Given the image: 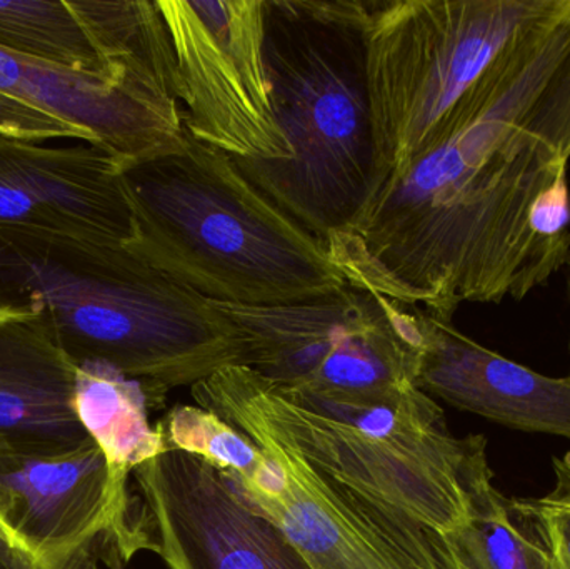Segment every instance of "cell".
<instances>
[{"mask_svg":"<svg viewBox=\"0 0 570 569\" xmlns=\"http://www.w3.org/2000/svg\"><path fill=\"white\" fill-rule=\"evenodd\" d=\"M569 163L570 19L509 49L325 254L348 286L441 320L522 301L570 266L532 224Z\"/></svg>","mask_w":570,"mask_h":569,"instance_id":"6da1fadb","label":"cell"},{"mask_svg":"<svg viewBox=\"0 0 570 569\" xmlns=\"http://www.w3.org/2000/svg\"><path fill=\"white\" fill-rule=\"evenodd\" d=\"M0 310L40 311L77 366L109 364L149 398L254 364L216 303L126 246L69 234L0 226Z\"/></svg>","mask_w":570,"mask_h":569,"instance_id":"7a4b0ae2","label":"cell"},{"mask_svg":"<svg viewBox=\"0 0 570 569\" xmlns=\"http://www.w3.org/2000/svg\"><path fill=\"white\" fill-rule=\"evenodd\" d=\"M199 406L261 434L315 470L438 533L465 523L469 494L488 470L484 436L455 438L417 386L368 396L284 390L249 366L194 384Z\"/></svg>","mask_w":570,"mask_h":569,"instance_id":"3957f363","label":"cell"},{"mask_svg":"<svg viewBox=\"0 0 570 569\" xmlns=\"http://www.w3.org/2000/svg\"><path fill=\"white\" fill-rule=\"evenodd\" d=\"M122 179L134 216L127 249L213 303L281 306L347 284L233 157L187 129L177 149L122 167Z\"/></svg>","mask_w":570,"mask_h":569,"instance_id":"277c9868","label":"cell"},{"mask_svg":"<svg viewBox=\"0 0 570 569\" xmlns=\"http://www.w3.org/2000/svg\"><path fill=\"white\" fill-rule=\"evenodd\" d=\"M368 0H264V60L288 160H236L324 247L371 197Z\"/></svg>","mask_w":570,"mask_h":569,"instance_id":"5b68a950","label":"cell"},{"mask_svg":"<svg viewBox=\"0 0 570 569\" xmlns=\"http://www.w3.org/2000/svg\"><path fill=\"white\" fill-rule=\"evenodd\" d=\"M568 19L570 0H368L372 193L438 143L509 49Z\"/></svg>","mask_w":570,"mask_h":569,"instance_id":"8992f818","label":"cell"},{"mask_svg":"<svg viewBox=\"0 0 570 569\" xmlns=\"http://www.w3.org/2000/svg\"><path fill=\"white\" fill-rule=\"evenodd\" d=\"M217 307L253 344V367L297 393L368 396L417 386V310L345 284L281 306Z\"/></svg>","mask_w":570,"mask_h":569,"instance_id":"52a82bcc","label":"cell"},{"mask_svg":"<svg viewBox=\"0 0 570 569\" xmlns=\"http://www.w3.org/2000/svg\"><path fill=\"white\" fill-rule=\"evenodd\" d=\"M186 129L236 160H288L264 60V0H157Z\"/></svg>","mask_w":570,"mask_h":569,"instance_id":"ba28073f","label":"cell"},{"mask_svg":"<svg viewBox=\"0 0 570 569\" xmlns=\"http://www.w3.org/2000/svg\"><path fill=\"white\" fill-rule=\"evenodd\" d=\"M247 436L269 454L273 474L249 483L223 473L312 569H458L444 534L345 487L269 438Z\"/></svg>","mask_w":570,"mask_h":569,"instance_id":"9c48e42d","label":"cell"},{"mask_svg":"<svg viewBox=\"0 0 570 569\" xmlns=\"http://www.w3.org/2000/svg\"><path fill=\"white\" fill-rule=\"evenodd\" d=\"M0 538L37 563L94 545L117 569L144 550L92 438L72 447L0 443Z\"/></svg>","mask_w":570,"mask_h":569,"instance_id":"30bf717a","label":"cell"},{"mask_svg":"<svg viewBox=\"0 0 570 569\" xmlns=\"http://www.w3.org/2000/svg\"><path fill=\"white\" fill-rule=\"evenodd\" d=\"M147 550L169 569H312L219 468L164 451L134 470Z\"/></svg>","mask_w":570,"mask_h":569,"instance_id":"8fae6325","label":"cell"},{"mask_svg":"<svg viewBox=\"0 0 570 569\" xmlns=\"http://www.w3.org/2000/svg\"><path fill=\"white\" fill-rule=\"evenodd\" d=\"M0 94L77 127L122 167L170 153L186 136L176 79L82 76L0 47Z\"/></svg>","mask_w":570,"mask_h":569,"instance_id":"7c38bea8","label":"cell"},{"mask_svg":"<svg viewBox=\"0 0 570 569\" xmlns=\"http://www.w3.org/2000/svg\"><path fill=\"white\" fill-rule=\"evenodd\" d=\"M0 226L127 246L134 216L122 164L102 147H43L0 136Z\"/></svg>","mask_w":570,"mask_h":569,"instance_id":"4fadbf2b","label":"cell"},{"mask_svg":"<svg viewBox=\"0 0 570 569\" xmlns=\"http://www.w3.org/2000/svg\"><path fill=\"white\" fill-rule=\"evenodd\" d=\"M417 316L419 390L512 430L570 440V373L546 376L475 343L452 321L419 307Z\"/></svg>","mask_w":570,"mask_h":569,"instance_id":"5bb4252c","label":"cell"},{"mask_svg":"<svg viewBox=\"0 0 570 569\" xmlns=\"http://www.w3.org/2000/svg\"><path fill=\"white\" fill-rule=\"evenodd\" d=\"M76 373L46 314L0 310V443L72 447L86 441L73 410Z\"/></svg>","mask_w":570,"mask_h":569,"instance_id":"9a60e30c","label":"cell"},{"mask_svg":"<svg viewBox=\"0 0 570 569\" xmlns=\"http://www.w3.org/2000/svg\"><path fill=\"white\" fill-rule=\"evenodd\" d=\"M149 394L132 380L104 363L77 366L73 410L87 436L106 457L117 503L139 527L137 498L129 490L134 470L164 453L156 426H150Z\"/></svg>","mask_w":570,"mask_h":569,"instance_id":"2e32d148","label":"cell"},{"mask_svg":"<svg viewBox=\"0 0 570 569\" xmlns=\"http://www.w3.org/2000/svg\"><path fill=\"white\" fill-rule=\"evenodd\" d=\"M0 47L82 76L177 80L174 56L107 62L69 0H0Z\"/></svg>","mask_w":570,"mask_h":569,"instance_id":"e0dca14e","label":"cell"},{"mask_svg":"<svg viewBox=\"0 0 570 569\" xmlns=\"http://www.w3.org/2000/svg\"><path fill=\"white\" fill-rule=\"evenodd\" d=\"M444 538L458 569H554L511 500L495 490L491 468L472 484L468 520Z\"/></svg>","mask_w":570,"mask_h":569,"instance_id":"ac0fdd59","label":"cell"},{"mask_svg":"<svg viewBox=\"0 0 570 569\" xmlns=\"http://www.w3.org/2000/svg\"><path fill=\"white\" fill-rule=\"evenodd\" d=\"M164 451H184L249 483H261L274 470L266 451L239 428L206 408L176 404L159 423Z\"/></svg>","mask_w":570,"mask_h":569,"instance_id":"d6986e66","label":"cell"},{"mask_svg":"<svg viewBox=\"0 0 570 569\" xmlns=\"http://www.w3.org/2000/svg\"><path fill=\"white\" fill-rule=\"evenodd\" d=\"M554 487L544 497L511 500V507L548 550L554 569H570V451L554 457Z\"/></svg>","mask_w":570,"mask_h":569,"instance_id":"ffe728a7","label":"cell"},{"mask_svg":"<svg viewBox=\"0 0 570 569\" xmlns=\"http://www.w3.org/2000/svg\"><path fill=\"white\" fill-rule=\"evenodd\" d=\"M0 136L40 144L52 139H77L90 144L89 136L77 127L0 94Z\"/></svg>","mask_w":570,"mask_h":569,"instance_id":"44dd1931","label":"cell"},{"mask_svg":"<svg viewBox=\"0 0 570 569\" xmlns=\"http://www.w3.org/2000/svg\"><path fill=\"white\" fill-rule=\"evenodd\" d=\"M97 547H83L52 563H37L0 538V569H100Z\"/></svg>","mask_w":570,"mask_h":569,"instance_id":"7402d4cb","label":"cell"},{"mask_svg":"<svg viewBox=\"0 0 570 569\" xmlns=\"http://www.w3.org/2000/svg\"><path fill=\"white\" fill-rule=\"evenodd\" d=\"M569 267H570V266H569ZM568 290H569V303H570V274H569Z\"/></svg>","mask_w":570,"mask_h":569,"instance_id":"603a6c76","label":"cell"}]
</instances>
